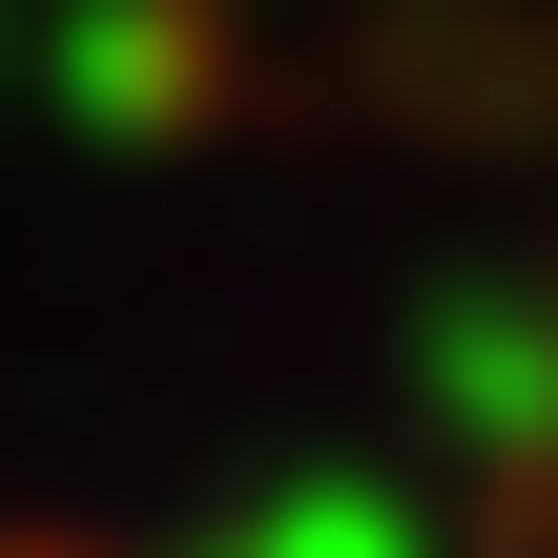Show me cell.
<instances>
[{
  "mask_svg": "<svg viewBox=\"0 0 558 558\" xmlns=\"http://www.w3.org/2000/svg\"><path fill=\"white\" fill-rule=\"evenodd\" d=\"M0 558H104V538H62V518H21V497H0Z\"/></svg>",
  "mask_w": 558,
  "mask_h": 558,
  "instance_id": "1",
  "label": "cell"
}]
</instances>
